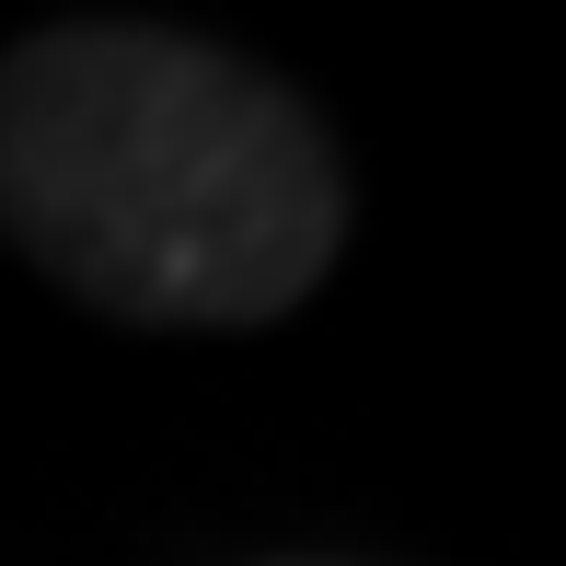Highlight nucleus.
<instances>
[{
  "mask_svg": "<svg viewBox=\"0 0 566 566\" xmlns=\"http://www.w3.org/2000/svg\"><path fill=\"white\" fill-rule=\"evenodd\" d=\"M0 220L127 324H266L336 266L324 127L174 23H59L0 59Z\"/></svg>",
  "mask_w": 566,
  "mask_h": 566,
  "instance_id": "nucleus-1",
  "label": "nucleus"
}]
</instances>
